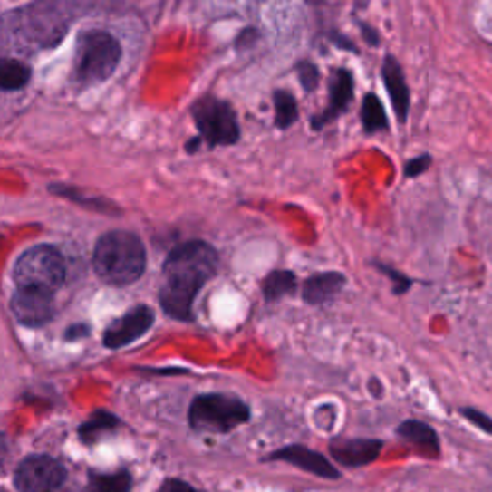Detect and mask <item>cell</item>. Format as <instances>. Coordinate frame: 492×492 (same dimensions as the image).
Segmentation results:
<instances>
[{
	"mask_svg": "<svg viewBox=\"0 0 492 492\" xmlns=\"http://www.w3.org/2000/svg\"><path fill=\"white\" fill-rule=\"evenodd\" d=\"M31 79V70L20 60H0V89L20 91Z\"/></svg>",
	"mask_w": 492,
	"mask_h": 492,
	"instance_id": "obj_16",
	"label": "cell"
},
{
	"mask_svg": "<svg viewBox=\"0 0 492 492\" xmlns=\"http://www.w3.org/2000/svg\"><path fill=\"white\" fill-rule=\"evenodd\" d=\"M120 43L106 31H87L77 44V77L83 85L102 83L120 63Z\"/></svg>",
	"mask_w": 492,
	"mask_h": 492,
	"instance_id": "obj_4",
	"label": "cell"
},
{
	"mask_svg": "<svg viewBox=\"0 0 492 492\" xmlns=\"http://www.w3.org/2000/svg\"><path fill=\"white\" fill-rule=\"evenodd\" d=\"M383 79L389 91V97L392 102V108L396 112V118L400 121H406L410 112V91L404 79V72L396 58L387 56L383 62Z\"/></svg>",
	"mask_w": 492,
	"mask_h": 492,
	"instance_id": "obj_13",
	"label": "cell"
},
{
	"mask_svg": "<svg viewBox=\"0 0 492 492\" xmlns=\"http://www.w3.org/2000/svg\"><path fill=\"white\" fill-rule=\"evenodd\" d=\"M66 481V469L58 459L37 454L15 468L14 485L20 492H56Z\"/></svg>",
	"mask_w": 492,
	"mask_h": 492,
	"instance_id": "obj_7",
	"label": "cell"
},
{
	"mask_svg": "<svg viewBox=\"0 0 492 492\" xmlns=\"http://www.w3.org/2000/svg\"><path fill=\"white\" fill-rule=\"evenodd\" d=\"M400 439H404L411 447L418 449L425 456H439L440 442L431 425H427L418 420H408L399 425L396 429Z\"/></svg>",
	"mask_w": 492,
	"mask_h": 492,
	"instance_id": "obj_14",
	"label": "cell"
},
{
	"mask_svg": "<svg viewBox=\"0 0 492 492\" xmlns=\"http://www.w3.org/2000/svg\"><path fill=\"white\" fill-rule=\"evenodd\" d=\"M250 418L248 406L229 394H202L188 408V423L197 431L229 433Z\"/></svg>",
	"mask_w": 492,
	"mask_h": 492,
	"instance_id": "obj_5",
	"label": "cell"
},
{
	"mask_svg": "<svg viewBox=\"0 0 492 492\" xmlns=\"http://www.w3.org/2000/svg\"><path fill=\"white\" fill-rule=\"evenodd\" d=\"M308 3L312 6H331V5H337L339 0H308Z\"/></svg>",
	"mask_w": 492,
	"mask_h": 492,
	"instance_id": "obj_28",
	"label": "cell"
},
{
	"mask_svg": "<svg viewBox=\"0 0 492 492\" xmlns=\"http://www.w3.org/2000/svg\"><path fill=\"white\" fill-rule=\"evenodd\" d=\"M459 414H462L475 427H479L481 431L492 435V418L487 416L485 411H481L478 408H462V410H459Z\"/></svg>",
	"mask_w": 492,
	"mask_h": 492,
	"instance_id": "obj_22",
	"label": "cell"
},
{
	"mask_svg": "<svg viewBox=\"0 0 492 492\" xmlns=\"http://www.w3.org/2000/svg\"><path fill=\"white\" fill-rule=\"evenodd\" d=\"M92 264L94 272L104 283L125 287L145 272V246L139 236L130 231H110L99 239Z\"/></svg>",
	"mask_w": 492,
	"mask_h": 492,
	"instance_id": "obj_2",
	"label": "cell"
},
{
	"mask_svg": "<svg viewBox=\"0 0 492 492\" xmlns=\"http://www.w3.org/2000/svg\"><path fill=\"white\" fill-rule=\"evenodd\" d=\"M66 279V264L62 254L49 246L39 245L25 250L14 265V281L18 289H34L54 293Z\"/></svg>",
	"mask_w": 492,
	"mask_h": 492,
	"instance_id": "obj_3",
	"label": "cell"
},
{
	"mask_svg": "<svg viewBox=\"0 0 492 492\" xmlns=\"http://www.w3.org/2000/svg\"><path fill=\"white\" fill-rule=\"evenodd\" d=\"M298 75H300V82H303V85H304L306 91H312L317 85V79H320V75H317L315 66H312V63H308V62L300 63V66H298Z\"/></svg>",
	"mask_w": 492,
	"mask_h": 492,
	"instance_id": "obj_23",
	"label": "cell"
},
{
	"mask_svg": "<svg viewBox=\"0 0 492 492\" xmlns=\"http://www.w3.org/2000/svg\"><path fill=\"white\" fill-rule=\"evenodd\" d=\"M89 485L92 492H130L131 475L125 471L110 475H92Z\"/></svg>",
	"mask_w": 492,
	"mask_h": 492,
	"instance_id": "obj_18",
	"label": "cell"
},
{
	"mask_svg": "<svg viewBox=\"0 0 492 492\" xmlns=\"http://www.w3.org/2000/svg\"><path fill=\"white\" fill-rule=\"evenodd\" d=\"M116 425H118V420L114 416H110V414H94V418L82 427V439L87 440V442H92L102 431L114 429Z\"/></svg>",
	"mask_w": 492,
	"mask_h": 492,
	"instance_id": "obj_21",
	"label": "cell"
},
{
	"mask_svg": "<svg viewBox=\"0 0 492 492\" xmlns=\"http://www.w3.org/2000/svg\"><path fill=\"white\" fill-rule=\"evenodd\" d=\"M160 492H200L197 488H193L190 485L183 483V481H178V479H169L162 485Z\"/></svg>",
	"mask_w": 492,
	"mask_h": 492,
	"instance_id": "obj_26",
	"label": "cell"
},
{
	"mask_svg": "<svg viewBox=\"0 0 492 492\" xmlns=\"http://www.w3.org/2000/svg\"><path fill=\"white\" fill-rule=\"evenodd\" d=\"M195 123L202 139L208 142V147L216 145H233L239 139V123L233 108L214 97L200 99L193 106Z\"/></svg>",
	"mask_w": 492,
	"mask_h": 492,
	"instance_id": "obj_6",
	"label": "cell"
},
{
	"mask_svg": "<svg viewBox=\"0 0 492 492\" xmlns=\"http://www.w3.org/2000/svg\"><path fill=\"white\" fill-rule=\"evenodd\" d=\"M275 114H277V125L281 130H287L298 118V106L291 92L279 91L275 92Z\"/></svg>",
	"mask_w": 492,
	"mask_h": 492,
	"instance_id": "obj_20",
	"label": "cell"
},
{
	"mask_svg": "<svg viewBox=\"0 0 492 492\" xmlns=\"http://www.w3.org/2000/svg\"><path fill=\"white\" fill-rule=\"evenodd\" d=\"M0 492H3V490H0Z\"/></svg>",
	"mask_w": 492,
	"mask_h": 492,
	"instance_id": "obj_30",
	"label": "cell"
},
{
	"mask_svg": "<svg viewBox=\"0 0 492 492\" xmlns=\"http://www.w3.org/2000/svg\"><path fill=\"white\" fill-rule=\"evenodd\" d=\"M370 3H371V0H356V6H358L360 10H363Z\"/></svg>",
	"mask_w": 492,
	"mask_h": 492,
	"instance_id": "obj_29",
	"label": "cell"
},
{
	"mask_svg": "<svg viewBox=\"0 0 492 492\" xmlns=\"http://www.w3.org/2000/svg\"><path fill=\"white\" fill-rule=\"evenodd\" d=\"M217 272V252L202 241L173 248L164 264L160 304L169 317L188 322L198 291Z\"/></svg>",
	"mask_w": 492,
	"mask_h": 492,
	"instance_id": "obj_1",
	"label": "cell"
},
{
	"mask_svg": "<svg viewBox=\"0 0 492 492\" xmlns=\"http://www.w3.org/2000/svg\"><path fill=\"white\" fill-rule=\"evenodd\" d=\"M8 454V440L5 435H0V464H3V459Z\"/></svg>",
	"mask_w": 492,
	"mask_h": 492,
	"instance_id": "obj_27",
	"label": "cell"
},
{
	"mask_svg": "<svg viewBox=\"0 0 492 492\" xmlns=\"http://www.w3.org/2000/svg\"><path fill=\"white\" fill-rule=\"evenodd\" d=\"M383 450V442L377 439H337L329 444V452L335 462L344 468H363L373 464Z\"/></svg>",
	"mask_w": 492,
	"mask_h": 492,
	"instance_id": "obj_10",
	"label": "cell"
},
{
	"mask_svg": "<svg viewBox=\"0 0 492 492\" xmlns=\"http://www.w3.org/2000/svg\"><path fill=\"white\" fill-rule=\"evenodd\" d=\"M152 323L154 312L149 306H137L121 315L120 320L112 322V325L104 331V344L108 348H121L145 335Z\"/></svg>",
	"mask_w": 492,
	"mask_h": 492,
	"instance_id": "obj_8",
	"label": "cell"
},
{
	"mask_svg": "<svg viewBox=\"0 0 492 492\" xmlns=\"http://www.w3.org/2000/svg\"><path fill=\"white\" fill-rule=\"evenodd\" d=\"M269 459H279V462H287L294 468H300L303 471H308L312 475H315V478H322V479H341V471L333 466L329 459L315 452V450H310L306 447H303V444H293V447H285L277 452H274L272 456H269Z\"/></svg>",
	"mask_w": 492,
	"mask_h": 492,
	"instance_id": "obj_11",
	"label": "cell"
},
{
	"mask_svg": "<svg viewBox=\"0 0 492 492\" xmlns=\"http://www.w3.org/2000/svg\"><path fill=\"white\" fill-rule=\"evenodd\" d=\"M431 166V156H420L416 160H410L406 166V178H418Z\"/></svg>",
	"mask_w": 492,
	"mask_h": 492,
	"instance_id": "obj_24",
	"label": "cell"
},
{
	"mask_svg": "<svg viewBox=\"0 0 492 492\" xmlns=\"http://www.w3.org/2000/svg\"><path fill=\"white\" fill-rule=\"evenodd\" d=\"M344 283H346L344 275L337 272L317 274L304 283L303 296L308 304H323V303H329V300H333L342 291Z\"/></svg>",
	"mask_w": 492,
	"mask_h": 492,
	"instance_id": "obj_15",
	"label": "cell"
},
{
	"mask_svg": "<svg viewBox=\"0 0 492 492\" xmlns=\"http://www.w3.org/2000/svg\"><path fill=\"white\" fill-rule=\"evenodd\" d=\"M381 272H383V274H387L392 281H394V285H396V287H394V293H406L408 289H410V285H411V281L410 279H406L402 274H399V272H394V269H391V267H387V265H381Z\"/></svg>",
	"mask_w": 492,
	"mask_h": 492,
	"instance_id": "obj_25",
	"label": "cell"
},
{
	"mask_svg": "<svg viewBox=\"0 0 492 492\" xmlns=\"http://www.w3.org/2000/svg\"><path fill=\"white\" fill-rule=\"evenodd\" d=\"M354 97V83H352V75L346 70H335L331 75V83H329V108L323 114L317 116L314 120V127L320 130L322 125L329 123L341 116L344 110L348 108Z\"/></svg>",
	"mask_w": 492,
	"mask_h": 492,
	"instance_id": "obj_12",
	"label": "cell"
},
{
	"mask_svg": "<svg viewBox=\"0 0 492 492\" xmlns=\"http://www.w3.org/2000/svg\"><path fill=\"white\" fill-rule=\"evenodd\" d=\"M362 123L366 133H377L387 130V116H385V108L381 104V101L375 97V94H368L363 99L362 104Z\"/></svg>",
	"mask_w": 492,
	"mask_h": 492,
	"instance_id": "obj_17",
	"label": "cell"
},
{
	"mask_svg": "<svg viewBox=\"0 0 492 492\" xmlns=\"http://www.w3.org/2000/svg\"><path fill=\"white\" fill-rule=\"evenodd\" d=\"M296 287V277L291 272H274L264 281V296L267 300H277L293 293Z\"/></svg>",
	"mask_w": 492,
	"mask_h": 492,
	"instance_id": "obj_19",
	"label": "cell"
},
{
	"mask_svg": "<svg viewBox=\"0 0 492 492\" xmlns=\"http://www.w3.org/2000/svg\"><path fill=\"white\" fill-rule=\"evenodd\" d=\"M12 312L22 325H44L53 317V294L34 289H18V293L12 296Z\"/></svg>",
	"mask_w": 492,
	"mask_h": 492,
	"instance_id": "obj_9",
	"label": "cell"
}]
</instances>
